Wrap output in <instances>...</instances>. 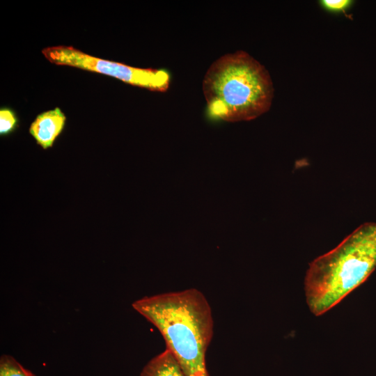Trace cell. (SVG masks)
<instances>
[{
	"mask_svg": "<svg viewBox=\"0 0 376 376\" xmlns=\"http://www.w3.org/2000/svg\"><path fill=\"white\" fill-rule=\"evenodd\" d=\"M132 308L161 333L187 376H210L206 352L213 336L211 307L196 288L144 297Z\"/></svg>",
	"mask_w": 376,
	"mask_h": 376,
	"instance_id": "cell-1",
	"label": "cell"
},
{
	"mask_svg": "<svg viewBox=\"0 0 376 376\" xmlns=\"http://www.w3.org/2000/svg\"><path fill=\"white\" fill-rule=\"evenodd\" d=\"M203 91L210 116L232 123L267 112L274 96L268 71L244 51L224 54L212 63L204 76Z\"/></svg>",
	"mask_w": 376,
	"mask_h": 376,
	"instance_id": "cell-2",
	"label": "cell"
},
{
	"mask_svg": "<svg viewBox=\"0 0 376 376\" xmlns=\"http://www.w3.org/2000/svg\"><path fill=\"white\" fill-rule=\"evenodd\" d=\"M375 268L376 222H367L310 264L304 281L310 311L317 316L324 313L362 284Z\"/></svg>",
	"mask_w": 376,
	"mask_h": 376,
	"instance_id": "cell-3",
	"label": "cell"
},
{
	"mask_svg": "<svg viewBox=\"0 0 376 376\" xmlns=\"http://www.w3.org/2000/svg\"><path fill=\"white\" fill-rule=\"evenodd\" d=\"M42 53L55 65L103 74L150 91L165 92L170 85V75L164 70L132 67L91 56L72 46L48 47Z\"/></svg>",
	"mask_w": 376,
	"mask_h": 376,
	"instance_id": "cell-4",
	"label": "cell"
},
{
	"mask_svg": "<svg viewBox=\"0 0 376 376\" xmlns=\"http://www.w3.org/2000/svg\"><path fill=\"white\" fill-rule=\"evenodd\" d=\"M65 120V114L56 107L38 115L30 125L29 132L37 144L46 150L53 146L64 129Z\"/></svg>",
	"mask_w": 376,
	"mask_h": 376,
	"instance_id": "cell-5",
	"label": "cell"
},
{
	"mask_svg": "<svg viewBox=\"0 0 376 376\" xmlns=\"http://www.w3.org/2000/svg\"><path fill=\"white\" fill-rule=\"evenodd\" d=\"M140 376L187 375L173 354L166 349L147 363Z\"/></svg>",
	"mask_w": 376,
	"mask_h": 376,
	"instance_id": "cell-6",
	"label": "cell"
},
{
	"mask_svg": "<svg viewBox=\"0 0 376 376\" xmlns=\"http://www.w3.org/2000/svg\"><path fill=\"white\" fill-rule=\"evenodd\" d=\"M0 370H2L6 376H35L13 357L8 355L1 356Z\"/></svg>",
	"mask_w": 376,
	"mask_h": 376,
	"instance_id": "cell-7",
	"label": "cell"
},
{
	"mask_svg": "<svg viewBox=\"0 0 376 376\" xmlns=\"http://www.w3.org/2000/svg\"><path fill=\"white\" fill-rule=\"evenodd\" d=\"M17 127V119L14 112L7 108L0 110V134L7 136L13 132Z\"/></svg>",
	"mask_w": 376,
	"mask_h": 376,
	"instance_id": "cell-8",
	"label": "cell"
},
{
	"mask_svg": "<svg viewBox=\"0 0 376 376\" xmlns=\"http://www.w3.org/2000/svg\"><path fill=\"white\" fill-rule=\"evenodd\" d=\"M321 3L327 10L338 12L349 8L352 1L349 0H323Z\"/></svg>",
	"mask_w": 376,
	"mask_h": 376,
	"instance_id": "cell-9",
	"label": "cell"
},
{
	"mask_svg": "<svg viewBox=\"0 0 376 376\" xmlns=\"http://www.w3.org/2000/svg\"><path fill=\"white\" fill-rule=\"evenodd\" d=\"M0 376H6L5 373L2 370H0Z\"/></svg>",
	"mask_w": 376,
	"mask_h": 376,
	"instance_id": "cell-10",
	"label": "cell"
}]
</instances>
